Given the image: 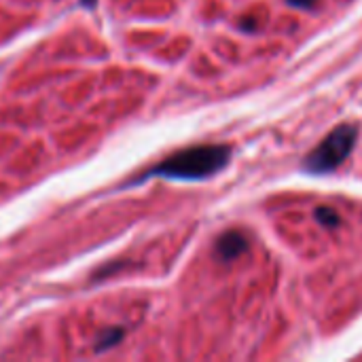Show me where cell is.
Masks as SVG:
<instances>
[{
  "label": "cell",
  "instance_id": "1",
  "mask_svg": "<svg viewBox=\"0 0 362 362\" xmlns=\"http://www.w3.org/2000/svg\"><path fill=\"white\" fill-rule=\"evenodd\" d=\"M231 157V148L225 144H199L178 150L155 166L146 176H162L172 180H203L219 174Z\"/></svg>",
  "mask_w": 362,
  "mask_h": 362
},
{
  "label": "cell",
  "instance_id": "2",
  "mask_svg": "<svg viewBox=\"0 0 362 362\" xmlns=\"http://www.w3.org/2000/svg\"><path fill=\"white\" fill-rule=\"evenodd\" d=\"M358 140V127L343 123L337 125L303 162V170L307 174H329L337 170L354 150V144Z\"/></svg>",
  "mask_w": 362,
  "mask_h": 362
},
{
  "label": "cell",
  "instance_id": "3",
  "mask_svg": "<svg viewBox=\"0 0 362 362\" xmlns=\"http://www.w3.org/2000/svg\"><path fill=\"white\" fill-rule=\"evenodd\" d=\"M246 248H248V242L239 231H227L217 239V256L221 261H233Z\"/></svg>",
  "mask_w": 362,
  "mask_h": 362
},
{
  "label": "cell",
  "instance_id": "4",
  "mask_svg": "<svg viewBox=\"0 0 362 362\" xmlns=\"http://www.w3.org/2000/svg\"><path fill=\"white\" fill-rule=\"evenodd\" d=\"M316 221H318L322 227L335 229V227L341 223V217H339L333 208H318V210H316Z\"/></svg>",
  "mask_w": 362,
  "mask_h": 362
},
{
  "label": "cell",
  "instance_id": "5",
  "mask_svg": "<svg viewBox=\"0 0 362 362\" xmlns=\"http://www.w3.org/2000/svg\"><path fill=\"white\" fill-rule=\"evenodd\" d=\"M121 337H123V329H111V331H107L104 335H102V339L97 341L95 349H97V352H104V349L117 345V343L121 341Z\"/></svg>",
  "mask_w": 362,
  "mask_h": 362
},
{
  "label": "cell",
  "instance_id": "6",
  "mask_svg": "<svg viewBox=\"0 0 362 362\" xmlns=\"http://www.w3.org/2000/svg\"><path fill=\"white\" fill-rule=\"evenodd\" d=\"M286 3L297 9H314L318 5V0H286Z\"/></svg>",
  "mask_w": 362,
  "mask_h": 362
},
{
  "label": "cell",
  "instance_id": "7",
  "mask_svg": "<svg viewBox=\"0 0 362 362\" xmlns=\"http://www.w3.org/2000/svg\"><path fill=\"white\" fill-rule=\"evenodd\" d=\"M83 3H85L87 7H93V5L97 3V0H83Z\"/></svg>",
  "mask_w": 362,
  "mask_h": 362
}]
</instances>
